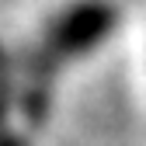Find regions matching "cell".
Instances as JSON below:
<instances>
[{"label":"cell","instance_id":"7a4b0ae2","mask_svg":"<svg viewBox=\"0 0 146 146\" xmlns=\"http://www.w3.org/2000/svg\"><path fill=\"white\" fill-rule=\"evenodd\" d=\"M7 146H31V143H28V136H21V132H14V129H11V136H7Z\"/></svg>","mask_w":146,"mask_h":146},{"label":"cell","instance_id":"6da1fadb","mask_svg":"<svg viewBox=\"0 0 146 146\" xmlns=\"http://www.w3.org/2000/svg\"><path fill=\"white\" fill-rule=\"evenodd\" d=\"M118 28H122L118 0H63L42 17L31 42L11 52H17L35 70L49 73L52 80H59L63 70L94 59L118 35Z\"/></svg>","mask_w":146,"mask_h":146}]
</instances>
